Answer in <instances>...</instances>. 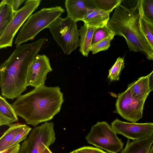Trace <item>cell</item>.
Wrapping results in <instances>:
<instances>
[{"label":"cell","mask_w":153,"mask_h":153,"mask_svg":"<svg viewBox=\"0 0 153 153\" xmlns=\"http://www.w3.org/2000/svg\"><path fill=\"white\" fill-rule=\"evenodd\" d=\"M140 10L141 17L153 23V0H141Z\"/></svg>","instance_id":"cell-20"},{"label":"cell","mask_w":153,"mask_h":153,"mask_svg":"<svg viewBox=\"0 0 153 153\" xmlns=\"http://www.w3.org/2000/svg\"><path fill=\"white\" fill-rule=\"evenodd\" d=\"M41 0H28L24 5L16 11L12 19L2 34L0 35V48L12 46L13 39L18 30L38 7Z\"/></svg>","instance_id":"cell-8"},{"label":"cell","mask_w":153,"mask_h":153,"mask_svg":"<svg viewBox=\"0 0 153 153\" xmlns=\"http://www.w3.org/2000/svg\"><path fill=\"white\" fill-rule=\"evenodd\" d=\"M78 153H107L98 148L84 146L76 149Z\"/></svg>","instance_id":"cell-27"},{"label":"cell","mask_w":153,"mask_h":153,"mask_svg":"<svg viewBox=\"0 0 153 153\" xmlns=\"http://www.w3.org/2000/svg\"><path fill=\"white\" fill-rule=\"evenodd\" d=\"M113 35H115L107 25L103 27L97 28L94 33L91 43V46Z\"/></svg>","instance_id":"cell-22"},{"label":"cell","mask_w":153,"mask_h":153,"mask_svg":"<svg viewBox=\"0 0 153 153\" xmlns=\"http://www.w3.org/2000/svg\"><path fill=\"white\" fill-rule=\"evenodd\" d=\"M44 153H53L49 148V147H47Z\"/></svg>","instance_id":"cell-31"},{"label":"cell","mask_w":153,"mask_h":153,"mask_svg":"<svg viewBox=\"0 0 153 153\" xmlns=\"http://www.w3.org/2000/svg\"><path fill=\"white\" fill-rule=\"evenodd\" d=\"M148 153H153V145L151 147Z\"/></svg>","instance_id":"cell-32"},{"label":"cell","mask_w":153,"mask_h":153,"mask_svg":"<svg viewBox=\"0 0 153 153\" xmlns=\"http://www.w3.org/2000/svg\"><path fill=\"white\" fill-rule=\"evenodd\" d=\"M31 129V128L28 126L24 128L16 135L13 140L9 144L7 149L15 144L19 143L21 141L26 140Z\"/></svg>","instance_id":"cell-26"},{"label":"cell","mask_w":153,"mask_h":153,"mask_svg":"<svg viewBox=\"0 0 153 153\" xmlns=\"http://www.w3.org/2000/svg\"><path fill=\"white\" fill-rule=\"evenodd\" d=\"M25 1L23 0H12V6L15 13L18 10L19 7Z\"/></svg>","instance_id":"cell-29"},{"label":"cell","mask_w":153,"mask_h":153,"mask_svg":"<svg viewBox=\"0 0 153 153\" xmlns=\"http://www.w3.org/2000/svg\"><path fill=\"white\" fill-rule=\"evenodd\" d=\"M65 12L60 6L44 8L30 15L23 25L16 39V47L34 39L42 30L48 26Z\"/></svg>","instance_id":"cell-4"},{"label":"cell","mask_w":153,"mask_h":153,"mask_svg":"<svg viewBox=\"0 0 153 153\" xmlns=\"http://www.w3.org/2000/svg\"><path fill=\"white\" fill-rule=\"evenodd\" d=\"M125 67L124 59L123 58L119 57L114 64L109 70L108 78L111 81H118L121 71Z\"/></svg>","instance_id":"cell-23"},{"label":"cell","mask_w":153,"mask_h":153,"mask_svg":"<svg viewBox=\"0 0 153 153\" xmlns=\"http://www.w3.org/2000/svg\"><path fill=\"white\" fill-rule=\"evenodd\" d=\"M146 100L135 98L127 88L124 92L118 94L114 112L117 113L128 121L136 123L143 117Z\"/></svg>","instance_id":"cell-9"},{"label":"cell","mask_w":153,"mask_h":153,"mask_svg":"<svg viewBox=\"0 0 153 153\" xmlns=\"http://www.w3.org/2000/svg\"><path fill=\"white\" fill-rule=\"evenodd\" d=\"M111 126L117 134L133 140L143 139L153 134L152 123H128L117 118L112 122Z\"/></svg>","instance_id":"cell-10"},{"label":"cell","mask_w":153,"mask_h":153,"mask_svg":"<svg viewBox=\"0 0 153 153\" xmlns=\"http://www.w3.org/2000/svg\"><path fill=\"white\" fill-rule=\"evenodd\" d=\"M114 35L110 36L92 45L90 51L92 54H95L100 51L108 50L110 46V42L114 39Z\"/></svg>","instance_id":"cell-25"},{"label":"cell","mask_w":153,"mask_h":153,"mask_svg":"<svg viewBox=\"0 0 153 153\" xmlns=\"http://www.w3.org/2000/svg\"><path fill=\"white\" fill-rule=\"evenodd\" d=\"M148 76L139 78L137 80L128 84L127 88L132 95L138 99H146L150 92L148 81Z\"/></svg>","instance_id":"cell-16"},{"label":"cell","mask_w":153,"mask_h":153,"mask_svg":"<svg viewBox=\"0 0 153 153\" xmlns=\"http://www.w3.org/2000/svg\"><path fill=\"white\" fill-rule=\"evenodd\" d=\"M45 38L16 47L0 67L1 94L5 98H17L26 89L30 66L45 42Z\"/></svg>","instance_id":"cell-1"},{"label":"cell","mask_w":153,"mask_h":153,"mask_svg":"<svg viewBox=\"0 0 153 153\" xmlns=\"http://www.w3.org/2000/svg\"><path fill=\"white\" fill-rule=\"evenodd\" d=\"M153 144V134L143 139H128L126 145L120 153H148Z\"/></svg>","instance_id":"cell-14"},{"label":"cell","mask_w":153,"mask_h":153,"mask_svg":"<svg viewBox=\"0 0 153 153\" xmlns=\"http://www.w3.org/2000/svg\"><path fill=\"white\" fill-rule=\"evenodd\" d=\"M140 1H135L130 8L119 5L107 25L115 35L125 38L131 51L140 52L149 60H153V48L140 29Z\"/></svg>","instance_id":"cell-3"},{"label":"cell","mask_w":153,"mask_h":153,"mask_svg":"<svg viewBox=\"0 0 153 153\" xmlns=\"http://www.w3.org/2000/svg\"><path fill=\"white\" fill-rule=\"evenodd\" d=\"M65 6L68 16L76 22L82 21L89 9L95 8L93 0H66Z\"/></svg>","instance_id":"cell-12"},{"label":"cell","mask_w":153,"mask_h":153,"mask_svg":"<svg viewBox=\"0 0 153 153\" xmlns=\"http://www.w3.org/2000/svg\"><path fill=\"white\" fill-rule=\"evenodd\" d=\"M18 120L17 115L11 105L0 96V126H10Z\"/></svg>","instance_id":"cell-15"},{"label":"cell","mask_w":153,"mask_h":153,"mask_svg":"<svg viewBox=\"0 0 153 153\" xmlns=\"http://www.w3.org/2000/svg\"><path fill=\"white\" fill-rule=\"evenodd\" d=\"M27 126L19 123L12 124L0 138V151L7 149L16 135Z\"/></svg>","instance_id":"cell-19"},{"label":"cell","mask_w":153,"mask_h":153,"mask_svg":"<svg viewBox=\"0 0 153 153\" xmlns=\"http://www.w3.org/2000/svg\"><path fill=\"white\" fill-rule=\"evenodd\" d=\"M64 102L59 86L44 85L21 95L11 105L17 116L35 126L52 119L60 112Z\"/></svg>","instance_id":"cell-2"},{"label":"cell","mask_w":153,"mask_h":153,"mask_svg":"<svg viewBox=\"0 0 153 153\" xmlns=\"http://www.w3.org/2000/svg\"><path fill=\"white\" fill-rule=\"evenodd\" d=\"M110 13L96 8L89 9L82 20L89 27L98 28L107 25L110 19Z\"/></svg>","instance_id":"cell-13"},{"label":"cell","mask_w":153,"mask_h":153,"mask_svg":"<svg viewBox=\"0 0 153 153\" xmlns=\"http://www.w3.org/2000/svg\"><path fill=\"white\" fill-rule=\"evenodd\" d=\"M148 75L149 87L151 92L153 91V71Z\"/></svg>","instance_id":"cell-30"},{"label":"cell","mask_w":153,"mask_h":153,"mask_svg":"<svg viewBox=\"0 0 153 153\" xmlns=\"http://www.w3.org/2000/svg\"><path fill=\"white\" fill-rule=\"evenodd\" d=\"M52 71L48 57L44 54L38 55L30 66L27 86L35 88L44 85L47 74Z\"/></svg>","instance_id":"cell-11"},{"label":"cell","mask_w":153,"mask_h":153,"mask_svg":"<svg viewBox=\"0 0 153 153\" xmlns=\"http://www.w3.org/2000/svg\"><path fill=\"white\" fill-rule=\"evenodd\" d=\"M53 128V123L48 122L34 127L22 143L19 153H44L55 141Z\"/></svg>","instance_id":"cell-7"},{"label":"cell","mask_w":153,"mask_h":153,"mask_svg":"<svg viewBox=\"0 0 153 153\" xmlns=\"http://www.w3.org/2000/svg\"><path fill=\"white\" fill-rule=\"evenodd\" d=\"M12 0H2L0 3V35L3 33L15 14Z\"/></svg>","instance_id":"cell-18"},{"label":"cell","mask_w":153,"mask_h":153,"mask_svg":"<svg viewBox=\"0 0 153 153\" xmlns=\"http://www.w3.org/2000/svg\"><path fill=\"white\" fill-rule=\"evenodd\" d=\"M20 147V144L18 143L3 151H0V153H19Z\"/></svg>","instance_id":"cell-28"},{"label":"cell","mask_w":153,"mask_h":153,"mask_svg":"<svg viewBox=\"0 0 153 153\" xmlns=\"http://www.w3.org/2000/svg\"><path fill=\"white\" fill-rule=\"evenodd\" d=\"M95 7L110 13L123 1L122 0H93Z\"/></svg>","instance_id":"cell-21"},{"label":"cell","mask_w":153,"mask_h":153,"mask_svg":"<svg viewBox=\"0 0 153 153\" xmlns=\"http://www.w3.org/2000/svg\"><path fill=\"white\" fill-rule=\"evenodd\" d=\"M69 153H78L76 152V150L73 151Z\"/></svg>","instance_id":"cell-33"},{"label":"cell","mask_w":153,"mask_h":153,"mask_svg":"<svg viewBox=\"0 0 153 153\" xmlns=\"http://www.w3.org/2000/svg\"><path fill=\"white\" fill-rule=\"evenodd\" d=\"M140 23L142 32L153 48V23L147 21L141 16Z\"/></svg>","instance_id":"cell-24"},{"label":"cell","mask_w":153,"mask_h":153,"mask_svg":"<svg viewBox=\"0 0 153 153\" xmlns=\"http://www.w3.org/2000/svg\"><path fill=\"white\" fill-rule=\"evenodd\" d=\"M85 139L88 143L110 153L120 152L124 145L111 125L105 121L98 122L93 126Z\"/></svg>","instance_id":"cell-6"},{"label":"cell","mask_w":153,"mask_h":153,"mask_svg":"<svg viewBox=\"0 0 153 153\" xmlns=\"http://www.w3.org/2000/svg\"><path fill=\"white\" fill-rule=\"evenodd\" d=\"M97 28L89 27L84 23V25L79 30L80 37L79 51L84 56H88L91 46L94 33Z\"/></svg>","instance_id":"cell-17"},{"label":"cell","mask_w":153,"mask_h":153,"mask_svg":"<svg viewBox=\"0 0 153 153\" xmlns=\"http://www.w3.org/2000/svg\"><path fill=\"white\" fill-rule=\"evenodd\" d=\"M47 28L65 54L69 55L80 46L79 30L76 23L69 16L65 18L58 17Z\"/></svg>","instance_id":"cell-5"}]
</instances>
